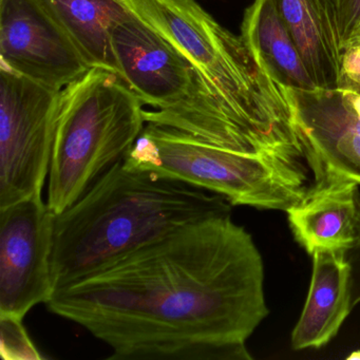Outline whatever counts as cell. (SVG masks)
<instances>
[{
    "instance_id": "8fae6325",
    "label": "cell",
    "mask_w": 360,
    "mask_h": 360,
    "mask_svg": "<svg viewBox=\"0 0 360 360\" xmlns=\"http://www.w3.org/2000/svg\"><path fill=\"white\" fill-rule=\"evenodd\" d=\"M360 186L341 181L324 187L286 212L295 240L313 256L320 250L345 252L360 238Z\"/></svg>"
},
{
    "instance_id": "ac0fdd59",
    "label": "cell",
    "mask_w": 360,
    "mask_h": 360,
    "mask_svg": "<svg viewBox=\"0 0 360 360\" xmlns=\"http://www.w3.org/2000/svg\"><path fill=\"white\" fill-rule=\"evenodd\" d=\"M339 87L360 90V41L343 50Z\"/></svg>"
},
{
    "instance_id": "5b68a950",
    "label": "cell",
    "mask_w": 360,
    "mask_h": 360,
    "mask_svg": "<svg viewBox=\"0 0 360 360\" xmlns=\"http://www.w3.org/2000/svg\"><path fill=\"white\" fill-rule=\"evenodd\" d=\"M144 105L121 77L91 68L60 90L47 204L62 214L122 161L144 129Z\"/></svg>"
},
{
    "instance_id": "30bf717a",
    "label": "cell",
    "mask_w": 360,
    "mask_h": 360,
    "mask_svg": "<svg viewBox=\"0 0 360 360\" xmlns=\"http://www.w3.org/2000/svg\"><path fill=\"white\" fill-rule=\"evenodd\" d=\"M288 94L301 134L333 180L360 186V90L288 89Z\"/></svg>"
},
{
    "instance_id": "7a4b0ae2",
    "label": "cell",
    "mask_w": 360,
    "mask_h": 360,
    "mask_svg": "<svg viewBox=\"0 0 360 360\" xmlns=\"http://www.w3.org/2000/svg\"><path fill=\"white\" fill-rule=\"evenodd\" d=\"M222 195L150 172L109 168L85 195L56 214L54 290L182 227L231 212Z\"/></svg>"
},
{
    "instance_id": "6da1fadb",
    "label": "cell",
    "mask_w": 360,
    "mask_h": 360,
    "mask_svg": "<svg viewBox=\"0 0 360 360\" xmlns=\"http://www.w3.org/2000/svg\"><path fill=\"white\" fill-rule=\"evenodd\" d=\"M46 305L117 360H250L246 341L269 315L262 257L231 212L56 288Z\"/></svg>"
},
{
    "instance_id": "e0dca14e",
    "label": "cell",
    "mask_w": 360,
    "mask_h": 360,
    "mask_svg": "<svg viewBox=\"0 0 360 360\" xmlns=\"http://www.w3.org/2000/svg\"><path fill=\"white\" fill-rule=\"evenodd\" d=\"M341 49L360 41V0H334Z\"/></svg>"
},
{
    "instance_id": "9a60e30c",
    "label": "cell",
    "mask_w": 360,
    "mask_h": 360,
    "mask_svg": "<svg viewBox=\"0 0 360 360\" xmlns=\"http://www.w3.org/2000/svg\"><path fill=\"white\" fill-rule=\"evenodd\" d=\"M240 37L274 79L286 89H319L303 63L275 0H254L244 12Z\"/></svg>"
},
{
    "instance_id": "4fadbf2b",
    "label": "cell",
    "mask_w": 360,
    "mask_h": 360,
    "mask_svg": "<svg viewBox=\"0 0 360 360\" xmlns=\"http://www.w3.org/2000/svg\"><path fill=\"white\" fill-rule=\"evenodd\" d=\"M311 79L319 89L340 86L341 49L334 0H275Z\"/></svg>"
},
{
    "instance_id": "ba28073f",
    "label": "cell",
    "mask_w": 360,
    "mask_h": 360,
    "mask_svg": "<svg viewBox=\"0 0 360 360\" xmlns=\"http://www.w3.org/2000/svg\"><path fill=\"white\" fill-rule=\"evenodd\" d=\"M56 219L41 195L0 207V315L24 319L53 295Z\"/></svg>"
},
{
    "instance_id": "9c48e42d",
    "label": "cell",
    "mask_w": 360,
    "mask_h": 360,
    "mask_svg": "<svg viewBox=\"0 0 360 360\" xmlns=\"http://www.w3.org/2000/svg\"><path fill=\"white\" fill-rule=\"evenodd\" d=\"M0 56L1 66L58 91L91 69L37 0H0Z\"/></svg>"
},
{
    "instance_id": "d6986e66",
    "label": "cell",
    "mask_w": 360,
    "mask_h": 360,
    "mask_svg": "<svg viewBox=\"0 0 360 360\" xmlns=\"http://www.w3.org/2000/svg\"><path fill=\"white\" fill-rule=\"evenodd\" d=\"M347 259L351 266L352 305L354 307L360 303V238L355 248L347 252Z\"/></svg>"
},
{
    "instance_id": "277c9868",
    "label": "cell",
    "mask_w": 360,
    "mask_h": 360,
    "mask_svg": "<svg viewBox=\"0 0 360 360\" xmlns=\"http://www.w3.org/2000/svg\"><path fill=\"white\" fill-rule=\"evenodd\" d=\"M112 46L120 77L144 106L153 109H145L146 123L180 130L231 153L279 160L314 172L244 129L193 63L134 13L113 29Z\"/></svg>"
},
{
    "instance_id": "3957f363",
    "label": "cell",
    "mask_w": 360,
    "mask_h": 360,
    "mask_svg": "<svg viewBox=\"0 0 360 360\" xmlns=\"http://www.w3.org/2000/svg\"><path fill=\"white\" fill-rule=\"evenodd\" d=\"M130 11L182 52L227 112L265 145L326 174L297 125L288 89L278 83L241 37L195 0H124Z\"/></svg>"
},
{
    "instance_id": "ffe728a7",
    "label": "cell",
    "mask_w": 360,
    "mask_h": 360,
    "mask_svg": "<svg viewBox=\"0 0 360 360\" xmlns=\"http://www.w3.org/2000/svg\"><path fill=\"white\" fill-rule=\"evenodd\" d=\"M347 360L359 359L360 360V351H354L349 354L347 357Z\"/></svg>"
},
{
    "instance_id": "8992f818",
    "label": "cell",
    "mask_w": 360,
    "mask_h": 360,
    "mask_svg": "<svg viewBox=\"0 0 360 360\" xmlns=\"http://www.w3.org/2000/svg\"><path fill=\"white\" fill-rule=\"evenodd\" d=\"M123 164L222 195L231 206L258 210L288 212L326 187L301 166L231 153L151 123H146Z\"/></svg>"
},
{
    "instance_id": "52a82bcc",
    "label": "cell",
    "mask_w": 360,
    "mask_h": 360,
    "mask_svg": "<svg viewBox=\"0 0 360 360\" xmlns=\"http://www.w3.org/2000/svg\"><path fill=\"white\" fill-rule=\"evenodd\" d=\"M60 91L0 67V207L41 195Z\"/></svg>"
},
{
    "instance_id": "2e32d148",
    "label": "cell",
    "mask_w": 360,
    "mask_h": 360,
    "mask_svg": "<svg viewBox=\"0 0 360 360\" xmlns=\"http://www.w3.org/2000/svg\"><path fill=\"white\" fill-rule=\"evenodd\" d=\"M0 352L5 360H39L43 358L31 341L22 319L10 315H0Z\"/></svg>"
},
{
    "instance_id": "7c38bea8",
    "label": "cell",
    "mask_w": 360,
    "mask_h": 360,
    "mask_svg": "<svg viewBox=\"0 0 360 360\" xmlns=\"http://www.w3.org/2000/svg\"><path fill=\"white\" fill-rule=\"evenodd\" d=\"M352 309L351 266L347 254L315 252L309 294L292 333V349H320L328 345Z\"/></svg>"
},
{
    "instance_id": "5bb4252c",
    "label": "cell",
    "mask_w": 360,
    "mask_h": 360,
    "mask_svg": "<svg viewBox=\"0 0 360 360\" xmlns=\"http://www.w3.org/2000/svg\"><path fill=\"white\" fill-rule=\"evenodd\" d=\"M64 31L90 68L119 75L112 31L132 15L124 0H37Z\"/></svg>"
}]
</instances>
